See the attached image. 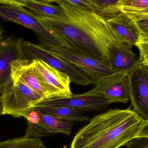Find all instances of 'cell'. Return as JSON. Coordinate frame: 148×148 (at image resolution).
<instances>
[{
  "label": "cell",
  "instance_id": "21",
  "mask_svg": "<svg viewBox=\"0 0 148 148\" xmlns=\"http://www.w3.org/2000/svg\"><path fill=\"white\" fill-rule=\"evenodd\" d=\"M127 14L134 20L140 31L142 38H148V14Z\"/></svg>",
  "mask_w": 148,
  "mask_h": 148
},
{
  "label": "cell",
  "instance_id": "8",
  "mask_svg": "<svg viewBox=\"0 0 148 148\" xmlns=\"http://www.w3.org/2000/svg\"><path fill=\"white\" fill-rule=\"evenodd\" d=\"M128 73L121 71L103 76L94 82L92 90L103 95L109 104L127 103L130 101Z\"/></svg>",
  "mask_w": 148,
  "mask_h": 148
},
{
  "label": "cell",
  "instance_id": "7",
  "mask_svg": "<svg viewBox=\"0 0 148 148\" xmlns=\"http://www.w3.org/2000/svg\"><path fill=\"white\" fill-rule=\"evenodd\" d=\"M130 97L133 110L148 121V66L140 60L129 72Z\"/></svg>",
  "mask_w": 148,
  "mask_h": 148
},
{
  "label": "cell",
  "instance_id": "25",
  "mask_svg": "<svg viewBox=\"0 0 148 148\" xmlns=\"http://www.w3.org/2000/svg\"><path fill=\"white\" fill-rule=\"evenodd\" d=\"M148 137V121H143L136 134V137Z\"/></svg>",
  "mask_w": 148,
  "mask_h": 148
},
{
  "label": "cell",
  "instance_id": "19",
  "mask_svg": "<svg viewBox=\"0 0 148 148\" xmlns=\"http://www.w3.org/2000/svg\"><path fill=\"white\" fill-rule=\"evenodd\" d=\"M95 5V13L106 19L113 17L121 13L118 8L122 0H90Z\"/></svg>",
  "mask_w": 148,
  "mask_h": 148
},
{
  "label": "cell",
  "instance_id": "29",
  "mask_svg": "<svg viewBox=\"0 0 148 148\" xmlns=\"http://www.w3.org/2000/svg\"><path fill=\"white\" fill-rule=\"evenodd\" d=\"M11 0H0V4H8Z\"/></svg>",
  "mask_w": 148,
  "mask_h": 148
},
{
  "label": "cell",
  "instance_id": "20",
  "mask_svg": "<svg viewBox=\"0 0 148 148\" xmlns=\"http://www.w3.org/2000/svg\"><path fill=\"white\" fill-rule=\"evenodd\" d=\"M120 12L134 13L148 9V0H122L118 6Z\"/></svg>",
  "mask_w": 148,
  "mask_h": 148
},
{
  "label": "cell",
  "instance_id": "2",
  "mask_svg": "<svg viewBox=\"0 0 148 148\" xmlns=\"http://www.w3.org/2000/svg\"><path fill=\"white\" fill-rule=\"evenodd\" d=\"M143 121L131 107L109 110L80 129L71 148H119L136 137Z\"/></svg>",
  "mask_w": 148,
  "mask_h": 148
},
{
  "label": "cell",
  "instance_id": "24",
  "mask_svg": "<svg viewBox=\"0 0 148 148\" xmlns=\"http://www.w3.org/2000/svg\"><path fill=\"white\" fill-rule=\"evenodd\" d=\"M140 54H148V38H142L140 41L136 45Z\"/></svg>",
  "mask_w": 148,
  "mask_h": 148
},
{
  "label": "cell",
  "instance_id": "27",
  "mask_svg": "<svg viewBox=\"0 0 148 148\" xmlns=\"http://www.w3.org/2000/svg\"><path fill=\"white\" fill-rule=\"evenodd\" d=\"M41 1H44L49 3H57L61 0H41Z\"/></svg>",
  "mask_w": 148,
  "mask_h": 148
},
{
  "label": "cell",
  "instance_id": "4",
  "mask_svg": "<svg viewBox=\"0 0 148 148\" xmlns=\"http://www.w3.org/2000/svg\"><path fill=\"white\" fill-rule=\"evenodd\" d=\"M12 80V82L0 95L2 115H9L15 118L23 117L43 99L20 79Z\"/></svg>",
  "mask_w": 148,
  "mask_h": 148
},
{
  "label": "cell",
  "instance_id": "26",
  "mask_svg": "<svg viewBox=\"0 0 148 148\" xmlns=\"http://www.w3.org/2000/svg\"><path fill=\"white\" fill-rule=\"evenodd\" d=\"M140 59L143 63L148 66V54H140Z\"/></svg>",
  "mask_w": 148,
  "mask_h": 148
},
{
  "label": "cell",
  "instance_id": "5",
  "mask_svg": "<svg viewBox=\"0 0 148 148\" xmlns=\"http://www.w3.org/2000/svg\"><path fill=\"white\" fill-rule=\"evenodd\" d=\"M22 48L26 58L33 60H40L51 66L67 74L71 82L82 86L94 84L95 80L88 73L68 61L51 53L40 44H35L23 40Z\"/></svg>",
  "mask_w": 148,
  "mask_h": 148
},
{
  "label": "cell",
  "instance_id": "31",
  "mask_svg": "<svg viewBox=\"0 0 148 148\" xmlns=\"http://www.w3.org/2000/svg\"><path fill=\"white\" fill-rule=\"evenodd\" d=\"M143 14H148V9H147L143 11Z\"/></svg>",
  "mask_w": 148,
  "mask_h": 148
},
{
  "label": "cell",
  "instance_id": "18",
  "mask_svg": "<svg viewBox=\"0 0 148 148\" xmlns=\"http://www.w3.org/2000/svg\"><path fill=\"white\" fill-rule=\"evenodd\" d=\"M0 148H47L40 139L25 136L0 142Z\"/></svg>",
  "mask_w": 148,
  "mask_h": 148
},
{
  "label": "cell",
  "instance_id": "3",
  "mask_svg": "<svg viewBox=\"0 0 148 148\" xmlns=\"http://www.w3.org/2000/svg\"><path fill=\"white\" fill-rule=\"evenodd\" d=\"M0 19L22 25L36 35L40 44L44 47H64L65 44L29 10L19 5L0 4Z\"/></svg>",
  "mask_w": 148,
  "mask_h": 148
},
{
  "label": "cell",
  "instance_id": "1",
  "mask_svg": "<svg viewBox=\"0 0 148 148\" xmlns=\"http://www.w3.org/2000/svg\"><path fill=\"white\" fill-rule=\"evenodd\" d=\"M57 3L63 10L65 17L38 16L42 23L66 47L110 65V46L116 39L106 20L95 12L82 9L64 0Z\"/></svg>",
  "mask_w": 148,
  "mask_h": 148
},
{
  "label": "cell",
  "instance_id": "9",
  "mask_svg": "<svg viewBox=\"0 0 148 148\" xmlns=\"http://www.w3.org/2000/svg\"><path fill=\"white\" fill-rule=\"evenodd\" d=\"M43 47L54 54L68 61L80 68L90 75L95 81L103 76L114 73L109 64L97 60L71 48Z\"/></svg>",
  "mask_w": 148,
  "mask_h": 148
},
{
  "label": "cell",
  "instance_id": "22",
  "mask_svg": "<svg viewBox=\"0 0 148 148\" xmlns=\"http://www.w3.org/2000/svg\"><path fill=\"white\" fill-rule=\"evenodd\" d=\"M67 2L82 9L95 12L97 7L90 0H64Z\"/></svg>",
  "mask_w": 148,
  "mask_h": 148
},
{
  "label": "cell",
  "instance_id": "12",
  "mask_svg": "<svg viewBox=\"0 0 148 148\" xmlns=\"http://www.w3.org/2000/svg\"><path fill=\"white\" fill-rule=\"evenodd\" d=\"M106 20L117 41L132 48L140 41V31L134 20L127 13L121 12Z\"/></svg>",
  "mask_w": 148,
  "mask_h": 148
},
{
  "label": "cell",
  "instance_id": "23",
  "mask_svg": "<svg viewBox=\"0 0 148 148\" xmlns=\"http://www.w3.org/2000/svg\"><path fill=\"white\" fill-rule=\"evenodd\" d=\"M126 148H148V137H135L127 144Z\"/></svg>",
  "mask_w": 148,
  "mask_h": 148
},
{
  "label": "cell",
  "instance_id": "15",
  "mask_svg": "<svg viewBox=\"0 0 148 148\" xmlns=\"http://www.w3.org/2000/svg\"><path fill=\"white\" fill-rule=\"evenodd\" d=\"M31 63L48 83L60 91L72 95L70 77L40 60H33Z\"/></svg>",
  "mask_w": 148,
  "mask_h": 148
},
{
  "label": "cell",
  "instance_id": "13",
  "mask_svg": "<svg viewBox=\"0 0 148 148\" xmlns=\"http://www.w3.org/2000/svg\"><path fill=\"white\" fill-rule=\"evenodd\" d=\"M40 120L37 123H27L24 136L40 138L54 135L57 133L69 135L72 133L73 123L65 121L58 117L40 112Z\"/></svg>",
  "mask_w": 148,
  "mask_h": 148
},
{
  "label": "cell",
  "instance_id": "16",
  "mask_svg": "<svg viewBox=\"0 0 148 148\" xmlns=\"http://www.w3.org/2000/svg\"><path fill=\"white\" fill-rule=\"evenodd\" d=\"M8 4L26 8L38 17L63 18L66 15L61 7L39 0H11Z\"/></svg>",
  "mask_w": 148,
  "mask_h": 148
},
{
  "label": "cell",
  "instance_id": "10",
  "mask_svg": "<svg viewBox=\"0 0 148 148\" xmlns=\"http://www.w3.org/2000/svg\"><path fill=\"white\" fill-rule=\"evenodd\" d=\"M23 40L13 35L0 39V95L13 82L12 62L19 59H27L22 48Z\"/></svg>",
  "mask_w": 148,
  "mask_h": 148
},
{
  "label": "cell",
  "instance_id": "11",
  "mask_svg": "<svg viewBox=\"0 0 148 148\" xmlns=\"http://www.w3.org/2000/svg\"><path fill=\"white\" fill-rule=\"evenodd\" d=\"M109 104L103 95L92 89L83 94H73L69 97L42 100L35 106H66L84 111H100Z\"/></svg>",
  "mask_w": 148,
  "mask_h": 148
},
{
  "label": "cell",
  "instance_id": "17",
  "mask_svg": "<svg viewBox=\"0 0 148 148\" xmlns=\"http://www.w3.org/2000/svg\"><path fill=\"white\" fill-rule=\"evenodd\" d=\"M33 108L41 113L58 117L69 122H85L89 121V117L84 115L83 110L66 106H35Z\"/></svg>",
  "mask_w": 148,
  "mask_h": 148
},
{
  "label": "cell",
  "instance_id": "6",
  "mask_svg": "<svg viewBox=\"0 0 148 148\" xmlns=\"http://www.w3.org/2000/svg\"><path fill=\"white\" fill-rule=\"evenodd\" d=\"M11 66L12 79H20L42 97L43 100L69 97L72 96L50 85L28 59L14 61Z\"/></svg>",
  "mask_w": 148,
  "mask_h": 148
},
{
  "label": "cell",
  "instance_id": "28",
  "mask_svg": "<svg viewBox=\"0 0 148 148\" xmlns=\"http://www.w3.org/2000/svg\"><path fill=\"white\" fill-rule=\"evenodd\" d=\"M4 32V31L2 27L0 25V39L3 37V34Z\"/></svg>",
  "mask_w": 148,
  "mask_h": 148
},
{
  "label": "cell",
  "instance_id": "14",
  "mask_svg": "<svg viewBox=\"0 0 148 148\" xmlns=\"http://www.w3.org/2000/svg\"><path fill=\"white\" fill-rule=\"evenodd\" d=\"M110 65L113 71L129 72L140 61V57L134 53L132 48L116 40L109 49Z\"/></svg>",
  "mask_w": 148,
  "mask_h": 148
},
{
  "label": "cell",
  "instance_id": "30",
  "mask_svg": "<svg viewBox=\"0 0 148 148\" xmlns=\"http://www.w3.org/2000/svg\"><path fill=\"white\" fill-rule=\"evenodd\" d=\"M2 109L1 103V99H0V116L2 115Z\"/></svg>",
  "mask_w": 148,
  "mask_h": 148
}]
</instances>
